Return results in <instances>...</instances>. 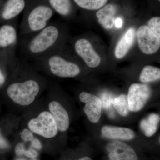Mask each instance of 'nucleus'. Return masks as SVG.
<instances>
[{
  "label": "nucleus",
  "mask_w": 160,
  "mask_h": 160,
  "mask_svg": "<svg viewBox=\"0 0 160 160\" xmlns=\"http://www.w3.org/2000/svg\"><path fill=\"white\" fill-rule=\"evenodd\" d=\"M135 31L133 28H129L118 42L115 49V56L118 59L125 56L134 42Z\"/></svg>",
  "instance_id": "nucleus-16"
},
{
  "label": "nucleus",
  "mask_w": 160,
  "mask_h": 160,
  "mask_svg": "<svg viewBox=\"0 0 160 160\" xmlns=\"http://www.w3.org/2000/svg\"><path fill=\"white\" fill-rule=\"evenodd\" d=\"M80 101L86 103L84 111L90 122L96 123L102 116V103L99 98L89 92H83L79 95Z\"/></svg>",
  "instance_id": "nucleus-10"
},
{
  "label": "nucleus",
  "mask_w": 160,
  "mask_h": 160,
  "mask_svg": "<svg viewBox=\"0 0 160 160\" xmlns=\"http://www.w3.org/2000/svg\"><path fill=\"white\" fill-rule=\"evenodd\" d=\"M23 155L27 157L30 158H35L38 155V153L37 151L35 150L34 149L30 148L29 149L26 150L25 149L23 152Z\"/></svg>",
  "instance_id": "nucleus-24"
},
{
  "label": "nucleus",
  "mask_w": 160,
  "mask_h": 160,
  "mask_svg": "<svg viewBox=\"0 0 160 160\" xmlns=\"http://www.w3.org/2000/svg\"><path fill=\"white\" fill-rule=\"evenodd\" d=\"M138 44L140 50L146 54L156 53L160 47V38L147 26H140L137 31Z\"/></svg>",
  "instance_id": "nucleus-8"
},
{
  "label": "nucleus",
  "mask_w": 160,
  "mask_h": 160,
  "mask_svg": "<svg viewBox=\"0 0 160 160\" xmlns=\"http://www.w3.org/2000/svg\"><path fill=\"white\" fill-rule=\"evenodd\" d=\"M101 132L104 137L114 139L130 140L135 137L133 130L125 127L105 126L102 128Z\"/></svg>",
  "instance_id": "nucleus-14"
},
{
  "label": "nucleus",
  "mask_w": 160,
  "mask_h": 160,
  "mask_svg": "<svg viewBox=\"0 0 160 160\" xmlns=\"http://www.w3.org/2000/svg\"><path fill=\"white\" fill-rule=\"evenodd\" d=\"M116 7L112 4H108L99 9L96 13L98 22L106 29H112L114 26Z\"/></svg>",
  "instance_id": "nucleus-15"
},
{
  "label": "nucleus",
  "mask_w": 160,
  "mask_h": 160,
  "mask_svg": "<svg viewBox=\"0 0 160 160\" xmlns=\"http://www.w3.org/2000/svg\"><path fill=\"white\" fill-rule=\"evenodd\" d=\"M160 119V116L157 113H151L142 120L140 127L146 137H150L156 133Z\"/></svg>",
  "instance_id": "nucleus-17"
},
{
  "label": "nucleus",
  "mask_w": 160,
  "mask_h": 160,
  "mask_svg": "<svg viewBox=\"0 0 160 160\" xmlns=\"http://www.w3.org/2000/svg\"><path fill=\"white\" fill-rule=\"evenodd\" d=\"M22 19L20 26V35L36 33L50 23L54 11L47 0H27Z\"/></svg>",
  "instance_id": "nucleus-3"
},
{
  "label": "nucleus",
  "mask_w": 160,
  "mask_h": 160,
  "mask_svg": "<svg viewBox=\"0 0 160 160\" xmlns=\"http://www.w3.org/2000/svg\"><path fill=\"white\" fill-rule=\"evenodd\" d=\"M17 160H26L24 159H18Z\"/></svg>",
  "instance_id": "nucleus-31"
},
{
  "label": "nucleus",
  "mask_w": 160,
  "mask_h": 160,
  "mask_svg": "<svg viewBox=\"0 0 160 160\" xmlns=\"http://www.w3.org/2000/svg\"><path fill=\"white\" fill-rule=\"evenodd\" d=\"M63 32L59 26L50 22L44 29L20 40V51L28 59L34 60L61 48Z\"/></svg>",
  "instance_id": "nucleus-2"
},
{
  "label": "nucleus",
  "mask_w": 160,
  "mask_h": 160,
  "mask_svg": "<svg viewBox=\"0 0 160 160\" xmlns=\"http://www.w3.org/2000/svg\"><path fill=\"white\" fill-rule=\"evenodd\" d=\"M113 105L118 113L125 117L129 113V108L127 96L126 95L122 94L116 98L113 101Z\"/></svg>",
  "instance_id": "nucleus-21"
},
{
  "label": "nucleus",
  "mask_w": 160,
  "mask_h": 160,
  "mask_svg": "<svg viewBox=\"0 0 160 160\" xmlns=\"http://www.w3.org/2000/svg\"><path fill=\"white\" fill-rule=\"evenodd\" d=\"M79 7L89 10H97L104 6L108 0H73Z\"/></svg>",
  "instance_id": "nucleus-20"
},
{
  "label": "nucleus",
  "mask_w": 160,
  "mask_h": 160,
  "mask_svg": "<svg viewBox=\"0 0 160 160\" xmlns=\"http://www.w3.org/2000/svg\"><path fill=\"white\" fill-rule=\"evenodd\" d=\"M123 25V20L121 18H118L115 20L114 26L117 28H121Z\"/></svg>",
  "instance_id": "nucleus-29"
},
{
  "label": "nucleus",
  "mask_w": 160,
  "mask_h": 160,
  "mask_svg": "<svg viewBox=\"0 0 160 160\" xmlns=\"http://www.w3.org/2000/svg\"><path fill=\"white\" fill-rule=\"evenodd\" d=\"M16 20L0 27V49L6 50L7 61L12 68L17 62L16 50L18 39Z\"/></svg>",
  "instance_id": "nucleus-5"
},
{
  "label": "nucleus",
  "mask_w": 160,
  "mask_h": 160,
  "mask_svg": "<svg viewBox=\"0 0 160 160\" xmlns=\"http://www.w3.org/2000/svg\"><path fill=\"white\" fill-rule=\"evenodd\" d=\"M33 61L39 69L58 77L74 78L81 73L79 66L67 59L61 48Z\"/></svg>",
  "instance_id": "nucleus-4"
},
{
  "label": "nucleus",
  "mask_w": 160,
  "mask_h": 160,
  "mask_svg": "<svg viewBox=\"0 0 160 160\" xmlns=\"http://www.w3.org/2000/svg\"><path fill=\"white\" fill-rule=\"evenodd\" d=\"M78 160H92V159L90 158H89V157L86 156L81 158Z\"/></svg>",
  "instance_id": "nucleus-30"
},
{
  "label": "nucleus",
  "mask_w": 160,
  "mask_h": 160,
  "mask_svg": "<svg viewBox=\"0 0 160 160\" xmlns=\"http://www.w3.org/2000/svg\"><path fill=\"white\" fill-rule=\"evenodd\" d=\"M9 147V144L6 140L3 138L1 134V130H0V148L1 149H6Z\"/></svg>",
  "instance_id": "nucleus-27"
},
{
  "label": "nucleus",
  "mask_w": 160,
  "mask_h": 160,
  "mask_svg": "<svg viewBox=\"0 0 160 160\" xmlns=\"http://www.w3.org/2000/svg\"><path fill=\"white\" fill-rule=\"evenodd\" d=\"M31 146L32 147L38 149V150H41L42 149V143H41L39 140L37 138H35L31 142Z\"/></svg>",
  "instance_id": "nucleus-26"
},
{
  "label": "nucleus",
  "mask_w": 160,
  "mask_h": 160,
  "mask_svg": "<svg viewBox=\"0 0 160 160\" xmlns=\"http://www.w3.org/2000/svg\"><path fill=\"white\" fill-rule=\"evenodd\" d=\"M20 134L21 138L23 140V142H31L34 138L32 132L28 129H23L22 131L20 132Z\"/></svg>",
  "instance_id": "nucleus-23"
},
{
  "label": "nucleus",
  "mask_w": 160,
  "mask_h": 160,
  "mask_svg": "<svg viewBox=\"0 0 160 160\" xmlns=\"http://www.w3.org/2000/svg\"><path fill=\"white\" fill-rule=\"evenodd\" d=\"M148 27L155 34L160 38V18L158 17L152 18L148 23Z\"/></svg>",
  "instance_id": "nucleus-22"
},
{
  "label": "nucleus",
  "mask_w": 160,
  "mask_h": 160,
  "mask_svg": "<svg viewBox=\"0 0 160 160\" xmlns=\"http://www.w3.org/2000/svg\"><path fill=\"white\" fill-rule=\"evenodd\" d=\"M49 109L57 126L58 130L67 131L69 126V114L66 109L59 102L56 101L49 103Z\"/></svg>",
  "instance_id": "nucleus-13"
},
{
  "label": "nucleus",
  "mask_w": 160,
  "mask_h": 160,
  "mask_svg": "<svg viewBox=\"0 0 160 160\" xmlns=\"http://www.w3.org/2000/svg\"><path fill=\"white\" fill-rule=\"evenodd\" d=\"M76 53L91 68H95L100 65L101 58L93 49L90 42L85 38L77 40L74 44Z\"/></svg>",
  "instance_id": "nucleus-9"
},
{
  "label": "nucleus",
  "mask_w": 160,
  "mask_h": 160,
  "mask_svg": "<svg viewBox=\"0 0 160 160\" xmlns=\"http://www.w3.org/2000/svg\"><path fill=\"white\" fill-rule=\"evenodd\" d=\"M6 76L1 68H0V86H2L6 82Z\"/></svg>",
  "instance_id": "nucleus-28"
},
{
  "label": "nucleus",
  "mask_w": 160,
  "mask_h": 160,
  "mask_svg": "<svg viewBox=\"0 0 160 160\" xmlns=\"http://www.w3.org/2000/svg\"><path fill=\"white\" fill-rule=\"evenodd\" d=\"M25 61L18 58L13 68V78L6 89L9 98L23 106L33 102L46 84L45 80Z\"/></svg>",
  "instance_id": "nucleus-1"
},
{
  "label": "nucleus",
  "mask_w": 160,
  "mask_h": 160,
  "mask_svg": "<svg viewBox=\"0 0 160 160\" xmlns=\"http://www.w3.org/2000/svg\"></svg>",
  "instance_id": "nucleus-34"
},
{
  "label": "nucleus",
  "mask_w": 160,
  "mask_h": 160,
  "mask_svg": "<svg viewBox=\"0 0 160 160\" xmlns=\"http://www.w3.org/2000/svg\"><path fill=\"white\" fill-rule=\"evenodd\" d=\"M31 160H36V159H35L33 158V159H32Z\"/></svg>",
  "instance_id": "nucleus-32"
},
{
  "label": "nucleus",
  "mask_w": 160,
  "mask_h": 160,
  "mask_svg": "<svg viewBox=\"0 0 160 160\" xmlns=\"http://www.w3.org/2000/svg\"><path fill=\"white\" fill-rule=\"evenodd\" d=\"M151 88L146 84L134 83L129 87L127 96L129 111H139L151 97Z\"/></svg>",
  "instance_id": "nucleus-7"
},
{
  "label": "nucleus",
  "mask_w": 160,
  "mask_h": 160,
  "mask_svg": "<svg viewBox=\"0 0 160 160\" xmlns=\"http://www.w3.org/2000/svg\"><path fill=\"white\" fill-rule=\"evenodd\" d=\"M106 148L110 160H138L137 155L134 149L121 141L110 142Z\"/></svg>",
  "instance_id": "nucleus-11"
},
{
  "label": "nucleus",
  "mask_w": 160,
  "mask_h": 160,
  "mask_svg": "<svg viewBox=\"0 0 160 160\" xmlns=\"http://www.w3.org/2000/svg\"><path fill=\"white\" fill-rule=\"evenodd\" d=\"M25 149V145L22 143H19L15 147L16 154L18 156H22L23 155V152Z\"/></svg>",
  "instance_id": "nucleus-25"
},
{
  "label": "nucleus",
  "mask_w": 160,
  "mask_h": 160,
  "mask_svg": "<svg viewBox=\"0 0 160 160\" xmlns=\"http://www.w3.org/2000/svg\"><path fill=\"white\" fill-rule=\"evenodd\" d=\"M160 78V69L152 66H146L143 68L140 75V80L144 83L150 82Z\"/></svg>",
  "instance_id": "nucleus-19"
},
{
  "label": "nucleus",
  "mask_w": 160,
  "mask_h": 160,
  "mask_svg": "<svg viewBox=\"0 0 160 160\" xmlns=\"http://www.w3.org/2000/svg\"><path fill=\"white\" fill-rule=\"evenodd\" d=\"M27 0H6L1 12L0 18L6 22H11L25 10Z\"/></svg>",
  "instance_id": "nucleus-12"
},
{
  "label": "nucleus",
  "mask_w": 160,
  "mask_h": 160,
  "mask_svg": "<svg viewBox=\"0 0 160 160\" xmlns=\"http://www.w3.org/2000/svg\"><path fill=\"white\" fill-rule=\"evenodd\" d=\"M53 11L62 16L69 17L72 12L71 0H47Z\"/></svg>",
  "instance_id": "nucleus-18"
},
{
  "label": "nucleus",
  "mask_w": 160,
  "mask_h": 160,
  "mask_svg": "<svg viewBox=\"0 0 160 160\" xmlns=\"http://www.w3.org/2000/svg\"><path fill=\"white\" fill-rule=\"evenodd\" d=\"M28 126L32 132L46 138H54L58 130L52 115L47 111L42 112L37 117L29 120Z\"/></svg>",
  "instance_id": "nucleus-6"
},
{
  "label": "nucleus",
  "mask_w": 160,
  "mask_h": 160,
  "mask_svg": "<svg viewBox=\"0 0 160 160\" xmlns=\"http://www.w3.org/2000/svg\"><path fill=\"white\" fill-rule=\"evenodd\" d=\"M158 1H159V2H160V0H158Z\"/></svg>",
  "instance_id": "nucleus-33"
}]
</instances>
